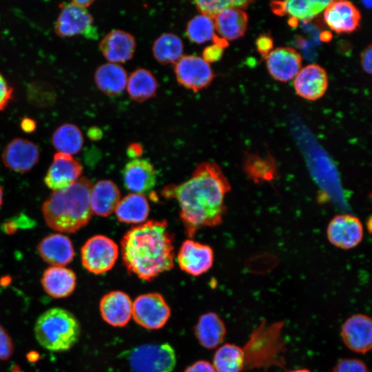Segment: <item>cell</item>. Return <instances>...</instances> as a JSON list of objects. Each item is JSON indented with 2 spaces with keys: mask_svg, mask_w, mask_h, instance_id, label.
<instances>
[{
  "mask_svg": "<svg viewBox=\"0 0 372 372\" xmlns=\"http://www.w3.org/2000/svg\"><path fill=\"white\" fill-rule=\"evenodd\" d=\"M230 190V183L220 166L214 162H203L188 180L167 185L161 193L165 198L178 202L185 234L192 238L200 229L222 223L226 211L225 198Z\"/></svg>",
  "mask_w": 372,
  "mask_h": 372,
  "instance_id": "6da1fadb",
  "label": "cell"
},
{
  "mask_svg": "<svg viewBox=\"0 0 372 372\" xmlns=\"http://www.w3.org/2000/svg\"><path fill=\"white\" fill-rule=\"evenodd\" d=\"M174 237L165 220L132 227L123 236L121 253L130 273L150 281L174 266Z\"/></svg>",
  "mask_w": 372,
  "mask_h": 372,
  "instance_id": "7a4b0ae2",
  "label": "cell"
},
{
  "mask_svg": "<svg viewBox=\"0 0 372 372\" xmlns=\"http://www.w3.org/2000/svg\"><path fill=\"white\" fill-rule=\"evenodd\" d=\"M92 181L81 176L70 187L53 192L42 205L47 225L54 231L72 234L85 227L92 213L90 206Z\"/></svg>",
  "mask_w": 372,
  "mask_h": 372,
  "instance_id": "3957f363",
  "label": "cell"
},
{
  "mask_svg": "<svg viewBox=\"0 0 372 372\" xmlns=\"http://www.w3.org/2000/svg\"><path fill=\"white\" fill-rule=\"evenodd\" d=\"M38 343L52 352L70 349L79 340L81 325L70 311L52 307L43 312L37 319L34 328Z\"/></svg>",
  "mask_w": 372,
  "mask_h": 372,
  "instance_id": "277c9868",
  "label": "cell"
},
{
  "mask_svg": "<svg viewBox=\"0 0 372 372\" xmlns=\"http://www.w3.org/2000/svg\"><path fill=\"white\" fill-rule=\"evenodd\" d=\"M282 321L266 324L261 322L254 330L242 348L245 369H267L271 366L282 367L285 363L282 353L285 343L282 338Z\"/></svg>",
  "mask_w": 372,
  "mask_h": 372,
  "instance_id": "5b68a950",
  "label": "cell"
},
{
  "mask_svg": "<svg viewBox=\"0 0 372 372\" xmlns=\"http://www.w3.org/2000/svg\"><path fill=\"white\" fill-rule=\"evenodd\" d=\"M127 360L133 372H172L176 364L174 348L168 343H148L130 351Z\"/></svg>",
  "mask_w": 372,
  "mask_h": 372,
  "instance_id": "8992f818",
  "label": "cell"
},
{
  "mask_svg": "<svg viewBox=\"0 0 372 372\" xmlns=\"http://www.w3.org/2000/svg\"><path fill=\"white\" fill-rule=\"evenodd\" d=\"M118 254V247L112 239L104 235H95L81 247V263L87 271L102 274L112 269Z\"/></svg>",
  "mask_w": 372,
  "mask_h": 372,
  "instance_id": "52a82bcc",
  "label": "cell"
},
{
  "mask_svg": "<svg viewBox=\"0 0 372 372\" xmlns=\"http://www.w3.org/2000/svg\"><path fill=\"white\" fill-rule=\"evenodd\" d=\"M61 11L55 23L54 30L61 37L82 35L87 39L98 37L97 28L87 8L79 7L72 2L59 5Z\"/></svg>",
  "mask_w": 372,
  "mask_h": 372,
  "instance_id": "ba28073f",
  "label": "cell"
},
{
  "mask_svg": "<svg viewBox=\"0 0 372 372\" xmlns=\"http://www.w3.org/2000/svg\"><path fill=\"white\" fill-rule=\"evenodd\" d=\"M171 315L169 305L158 293L138 296L132 302V318L147 329H158L168 321Z\"/></svg>",
  "mask_w": 372,
  "mask_h": 372,
  "instance_id": "9c48e42d",
  "label": "cell"
},
{
  "mask_svg": "<svg viewBox=\"0 0 372 372\" xmlns=\"http://www.w3.org/2000/svg\"><path fill=\"white\" fill-rule=\"evenodd\" d=\"M174 73L179 84L194 92L207 87L214 78L209 63L193 54L182 56L175 63Z\"/></svg>",
  "mask_w": 372,
  "mask_h": 372,
  "instance_id": "30bf717a",
  "label": "cell"
},
{
  "mask_svg": "<svg viewBox=\"0 0 372 372\" xmlns=\"http://www.w3.org/2000/svg\"><path fill=\"white\" fill-rule=\"evenodd\" d=\"M363 226L358 218L349 214L334 216L329 222L327 235L330 243L342 249L357 247L362 240Z\"/></svg>",
  "mask_w": 372,
  "mask_h": 372,
  "instance_id": "8fae6325",
  "label": "cell"
},
{
  "mask_svg": "<svg viewBox=\"0 0 372 372\" xmlns=\"http://www.w3.org/2000/svg\"><path fill=\"white\" fill-rule=\"evenodd\" d=\"M83 167L72 156L57 152L44 177L45 185L53 192L66 189L81 177Z\"/></svg>",
  "mask_w": 372,
  "mask_h": 372,
  "instance_id": "7c38bea8",
  "label": "cell"
},
{
  "mask_svg": "<svg viewBox=\"0 0 372 372\" xmlns=\"http://www.w3.org/2000/svg\"><path fill=\"white\" fill-rule=\"evenodd\" d=\"M214 260V251L210 246L192 239L183 242L177 254L180 269L193 276L207 272L213 266Z\"/></svg>",
  "mask_w": 372,
  "mask_h": 372,
  "instance_id": "4fadbf2b",
  "label": "cell"
},
{
  "mask_svg": "<svg viewBox=\"0 0 372 372\" xmlns=\"http://www.w3.org/2000/svg\"><path fill=\"white\" fill-rule=\"evenodd\" d=\"M343 343L349 350L364 354L372 347V322L369 316L357 313L348 318L341 327Z\"/></svg>",
  "mask_w": 372,
  "mask_h": 372,
  "instance_id": "5bb4252c",
  "label": "cell"
},
{
  "mask_svg": "<svg viewBox=\"0 0 372 372\" xmlns=\"http://www.w3.org/2000/svg\"><path fill=\"white\" fill-rule=\"evenodd\" d=\"M40 152L33 142L17 138L4 148L1 155L5 166L18 173L30 172L39 162Z\"/></svg>",
  "mask_w": 372,
  "mask_h": 372,
  "instance_id": "9a60e30c",
  "label": "cell"
},
{
  "mask_svg": "<svg viewBox=\"0 0 372 372\" xmlns=\"http://www.w3.org/2000/svg\"><path fill=\"white\" fill-rule=\"evenodd\" d=\"M265 59L269 73L280 82L294 79L302 68L300 54L291 47L276 48Z\"/></svg>",
  "mask_w": 372,
  "mask_h": 372,
  "instance_id": "2e32d148",
  "label": "cell"
},
{
  "mask_svg": "<svg viewBox=\"0 0 372 372\" xmlns=\"http://www.w3.org/2000/svg\"><path fill=\"white\" fill-rule=\"evenodd\" d=\"M328 84L325 70L317 64H309L301 68L293 81L296 94L309 101L320 99L326 92Z\"/></svg>",
  "mask_w": 372,
  "mask_h": 372,
  "instance_id": "e0dca14e",
  "label": "cell"
},
{
  "mask_svg": "<svg viewBox=\"0 0 372 372\" xmlns=\"http://www.w3.org/2000/svg\"><path fill=\"white\" fill-rule=\"evenodd\" d=\"M323 16L329 28L338 34L355 31L361 19L359 10L348 1H331L324 10Z\"/></svg>",
  "mask_w": 372,
  "mask_h": 372,
  "instance_id": "ac0fdd59",
  "label": "cell"
},
{
  "mask_svg": "<svg viewBox=\"0 0 372 372\" xmlns=\"http://www.w3.org/2000/svg\"><path fill=\"white\" fill-rule=\"evenodd\" d=\"M132 301L121 291H112L101 299L99 310L102 318L111 326L124 327L132 318Z\"/></svg>",
  "mask_w": 372,
  "mask_h": 372,
  "instance_id": "d6986e66",
  "label": "cell"
},
{
  "mask_svg": "<svg viewBox=\"0 0 372 372\" xmlns=\"http://www.w3.org/2000/svg\"><path fill=\"white\" fill-rule=\"evenodd\" d=\"M123 184L132 193L149 192L156 183V173L152 164L143 158H134L123 170Z\"/></svg>",
  "mask_w": 372,
  "mask_h": 372,
  "instance_id": "ffe728a7",
  "label": "cell"
},
{
  "mask_svg": "<svg viewBox=\"0 0 372 372\" xmlns=\"http://www.w3.org/2000/svg\"><path fill=\"white\" fill-rule=\"evenodd\" d=\"M37 251L46 263L57 267H65L70 263L75 254L72 240L59 233L43 238L38 245Z\"/></svg>",
  "mask_w": 372,
  "mask_h": 372,
  "instance_id": "44dd1931",
  "label": "cell"
},
{
  "mask_svg": "<svg viewBox=\"0 0 372 372\" xmlns=\"http://www.w3.org/2000/svg\"><path fill=\"white\" fill-rule=\"evenodd\" d=\"M99 48L110 63L118 64L132 58L136 41L130 33L121 30H112L101 39Z\"/></svg>",
  "mask_w": 372,
  "mask_h": 372,
  "instance_id": "7402d4cb",
  "label": "cell"
},
{
  "mask_svg": "<svg viewBox=\"0 0 372 372\" xmlns=\"http://www.w3.org/2000/svg\"><path fill=\"white\" fill-rule=\"evenodd\" d=\"M41 283L45 292L50 297L65 298L75 290L76 276L71 269L51 266L43 271Z\"/></svg>",
  "mask_w": 372,
  "mask_h": 372,
  "instance_id": "603a6c76",
  "label": "cell"
},
{
  "mask_svg": "<svg viewBox=\"0 0 372 372\" xmlns=\"http://www.w3.org/2000/svg\"><path fill=\"white\" fill-rule=\"evenodd\" d=\"M121 200V191L110 180H101L92 187L90 193V206L92 214L107 217L115 210Z\"/></svg>",
  "mask_w": 372,
  "mask_h": 372,
  "instance_id": "cb8c5ba5",
  "label": "cell"
},
{
  "mask_svg": "<svg viewBox=\"0 0 372 372\" xmlns=\"http://www.w3.org/2000/svg\"><path fill=\"white\" fill-rule=\"evenodd\" d=\"M215 30L218 37L228 41H233L242 37L248 24V16L240 8L226 9L214 18Z\"/></svg>",
  "mask_w": 372,
  "mask_h": 372,
  "instance_id": "d4e9b609",
  "label": "cell"
},
{
  "mask_svg": "<svg viewBox=\"0 0 372 372\" xmlns=\"http://www.w3.org/2000/svg\"><path fill=\"white\" fill-rule=\"evenodd\" d=\"M195 335L200 345L211 349L219 346L226 335V327L223 320L214 312L200 316L196 326Z\"/></svg>",
  "mask_w": 372,
  "mask_h": 372,
  "instance_id": "484cf974",
  "label": "cell"
},
{
  "mask_svg": "<svg viewBox=\"0 0 372 372\" xmlns=\"http://www.w3.org/2000/svg\"><path fill=\"white\" fill-rule=\"evenodd\" d=\"M331 1L290 0L272 1V11L280 16L288 14L295 20L309 21L325 9Z\"/></svg>",
  "mask_w": 372,
  "mask_h": 372,
  "instance_id": "4316f807",
  "label": "cell"
},
{
  "mask_svg": "<svg viewBox=\"0 0 372 372\" xmlns=\"http://www.w3.org/2000/svg\"><path fill=\"white\" fill-rule=\"evenodd\" d=\"M94 81L103 93L116 96L126 88L127 74L121 65L109 62L98 67L94 73Z\"/></svg>",
  "mask_w": 372,
  "mask_h": 372,
  "instance_id": "83f0119b",
  "label": "cell"
},
{
  "mask_svg": "<svg viewBox=\"0 0 372 372\" xmlns=\"http://www.w3.org/2000/svg\"><path fill=\"white\" fill-rule=\"evenodd\" d=\"M149 210L148 200L143 194L130 193L121 198L114 212L120 222L142 224L147 220Z\"/></svg>",
  "mask_w": 372,
  "mask_h": 372,
  "instance_id": "f1b7e54d",
  "label": "cell"
},
{
  "mask_svg": "<svg viewBox=\"0 0 372 372\" xmlns=\"http://www.w3.org/2000/svg\"><path fill=\"white\" fill-rule=\"evenodd\" d=\"M158 83L155 76L148 70L138 68L127 78L126 89L132 99L143 102L156 95Z\"/></svg>",
  "mask_w": 372,
  "mask_h": 372,
  "instance_id": "f546056e",
  "label": "cell"
},
{
  "mask_svg": "<svg viewBox=\"0 0 372 372\" xmlns=\"http://www.w3.org/2000/svg\"><path fill=\"white\" fill-rule=\"evenodd\" d=\"M52 143L58 152L72 156L79 152L83 147V134L77 125L64 123L53 132Z\"/></svg>",
  "mask_w": 372,
  "mask_h": 372,
  "instance_id": "4dcf8cb0",
  "label": "cell"
},
{
  "mask_svg": "<svg viewBox=\"0 0 372 372\" xmlns=\"http://www.w3.org/2000/svg\"><path fill=\"white\" fill-rule=\"evenodd\" d=\"M212 365L216 372H241L245 369L242 348L229 343L221 345L214 355Z\"/></svg>",
  "mask_w": 372,
  "mask_h": 372,
  "instance_id": "1f68e13d",
  "label": "cell"
},
{
  "mask_svg": "<svg viewBox=\"0 0 372 372\" xmlns=\"http://www.w3.org/2000/svg\"><path fill=\"white\" fill-rule=\"evenodd\" d=\"M183 41L174 33L162 34L153 43V55L162 64H175L183 56Z\"/></svg>",
  "mask_w": 372,
  "mask_h": 372,
  "instance_id": "d6a6232c",
  "label": "cell"
},
{
  "mask_svg": "<svg viewBox=\"0 0 372 372\" xmlns=\"http://www.w3.org/2000/svg\"><path fill=\"white\" fill-rule=\"evenodd\" d=\"M215 31L214 19L200 14L188 22L185 33L189 41L202 44L213 40L216 35Z\"/></svg>",
  "mask_w": 372,
  "mask_h": 372,
  "instance_id": "836d02e7",
  "label": "cell"
},
{
  "mask_svg": "<svg viewBox=\"0 0 372 372\" xmlns=\"http://www.w3.org/2000/svg\"><path fill=\"white\" fill-rule=\"evenodd\" d=\"M252 2L250 1H196L194 3L202 14L211 19L222 11L230 8H247Z\"/></svg>",
  "mask_w": 372,
  "mask_h": 372,
  "instance_id": "e575fe53",
  "label": "cell"
},
{
  "mask_svg": "<svg viewBox=\"0 0 372 372\" xmlns=\"http://www.w3.org/2000/svg\"><path fill=\"white\" fill-rule=\"evenodd\" d=\"M332 372H369L362 360L358 358H342L334 365Z\"/></svg>",
  "mask_w": 372,
  "mask_h": 372,
  "instance_id": "d590c367",
  "label": "cell"
},
{
  "mask_svg": "<svg viewBox=\"0 0 372 372\" xmlns=\"http://www.w3.org/2000/svg\"><path fill=\"white\" fill-rule=\"evenodd\" d=\"M13 352L12 340L6 330L0 324V360L9 359Z\"/></svg>",
  "mask_w": 372,
  "mask_h": 372,
  "instance_id": "8d00e7d4",
  "label": "cell"
},
{
  "mask_svg": "<svg viewBox=\"0 0 372 372\" xmlns=\"http://www.w3.org/2000/svg\"><path fill=\"white\" fill-rule=\"evenodd\" d=\"M13 88L0 73V111L4 110L12 99Z\"/></svg>",
  "mask_w": 372,
  "mask_h": 372,
  "instance_id": "74e56055",
  "label": "cell"
},
{
  "mask_svg": "<svg viewBox=\"0 0 372 372\" xmlns=\"http://www.w3.org/2000/svg\"><path fill=\"white\" fill-rule=\"evenodd\" d=\"M273 43L271 37L265 34L260 35L256 41L257 50L263 58H266L273 50Z\"/></svg>",
  "mask_w": 372,
  "mask_h": 372,
  "instance_id": "f35d334b",
  "label": "cell"
},
{
  "mask_svg": "<svg viewBox=\"0 0 372 372\" xmlns=\"http://www.w3.org/2000/svg\"><path fill=\"white\" fill-rule=\"evenodd\" d=\"M224 48L217 44L206 47L203 52V59L208 63L219 61L223 55Z\"/></svg>",
  "mask_w": 372,
  "mask_h": 372,
  "instance_id": "ab89813d",
  "label": "cell"
},
{
  "mask_svg": "<svg viewBox=\"0 0 372 372\" xmlns=\"http://www.w3.org/2000/svg\"><path fill=\"white\" fill-rule=\"evenodd\" d=\"M185 372H216L212 364L205 360H198L189 366Z\"/></svg>",
  "mask_w": 372,
  "mask_h": 372,
  "instance_id": "60d3db41",
  "label": "cell"
},
{
  "mask_svg": "<svg viewBox=\"0 0 372 372\" xmlns=\"http://www.w3.org/2000/svg\"><path fill=\"white\" fill-rule=\"evenodd\" d=\"M372 48L369 45L361 54V65L363 70L368 74H371Z\"/></svg>",
  "mask_w": 372,
  "mask_h": 372,
  "instance_id": "b9f144b4",
  "label": "cell"
},
{
  "mask_svg": "<svg viewBox=\"0 0 372 372\" xmlns=\"http://www.w3.org/2000/svg\"><path fill=\"white\" fill-rule=\"evenodd\" d=\"M20 125L22 130L26 133L33 132L37 127L35 121L28 117H24L21 120Z\"/></svg>",
  "mask_w": 372,
  "mask_h": 372,
  "instance_id": "7bdbcfd3",
  "label": "cell"
},
{
  "mask_svg": "<svg viewBox=\"0 0 372 372\" xmlns=\"http://www.w3.org/2000/svg\"><path fill=\"white\" fill-rule=\"evenodd\" d=\"M17 229L18 227L12 219L5 222L2 226L3 231L7 234H13L17 231Z\"/></svg>",
  "mask_w": 372,
  "mask_h": 372,
  "instance_id": "ee69618b",
  "label": "cell"
},
{
  "mask_svg": "<svg viewBox=\"0 0 372 372\" xmlns=\"http://www.w3.org/2000/svg\"><path fill=\"white\" fill-rule=\"evenodd\" d=\"M142 152L141 146L138 144H132L129 146L127 149V154L130 156L135 157L136 158Z\"/></svg>",
  "mask_w": 372,
  "mask_h": 372,
  "instance_id": "f6af8a7d",
  "label": "cell"
},
{
  "mask_svg": "<svg viewBox=\"0 0 372 372\" xmlns=\"http://www.w3.org/2000/svg\"><path fill=\"white\" fill-rule=\"evenodd\" d=\"M88 136L90 138L98 139L101 136V132L98 128H90L88 131Z\"/></svg>",
  "mask_w": 372,
  "mask_h": 372,
  "instance_id": "bcb514c9",
  "label": "cell"
},
{
  "mask_svg": "<svg viewBox=\"0 0 372 372\" xmlns=\"http://www.w3.org/2000/svg\"><path fill=\"white\" fill-rule=\"evenodd\" d=\"M72 3L79 7L87 8L88 6H90L94 3V1L76 0L73 1Z\"/></svg>",
  "mask_w": 372,
  "mask_h": 372,
  "instance_id": "7dc6e473",
  "label": "cell"
},
{
  "mask_svg": "<svg viewBox=\"0 0 372 372\" xmlns=\"http://www.w3.org/2000/svg\"><path fill=\"white\" fill-rule=\"evenodd\" d=\"M3 191L2 187L0 185V207L3 204Z\"/></svg>",
  "mask_w": 372,
  "mask_h": 372,
  "instance_id": "c3c4849f",
  "label": "cell"
},
{
  "mask_svg": "<svg viewBox=\"0 0 372 372\" xmlns=\"http://www.w3.org/2000/svg\"><path fill=\"white\" fill-rule=\"evenodd\" d=\"M289 372H311V371L307 369H298L290 371Z\"/></svg>",
  "mask_w": 372,
  "mask_h": 372,
  "instance_id": "681fc988",
  "label": "cell"
},
{
  "mask_svg": "<svg viewBox=\"0 0 372 372\" xmlns=\"http://www.w3.org/2000/svg\"><path fill=\"white\" fill-rule=\"evenodd\" d=\"M363 3L365 6H366L367 8H371V1H363Z\"/></svg>",
  "mask_w": 372,
  "mask_h": 372,
  "instance_id": "f907efd6",
  "label": "cell"
},
{
  "mask_svg": "<svg viewBox=\"0 0 372 372\" xmlns=\"http://www.w3.org/2000/svg\"><path fill=\"white\" fill-rule=\"evenodd\" d=\"M12 372H23V371H12Z\"/></svg>",
  "mask_w": 372,
  "mask_h": 372,
  "instance_id": "816d5d0a",
  "label": "cell"
}]
</instances>
